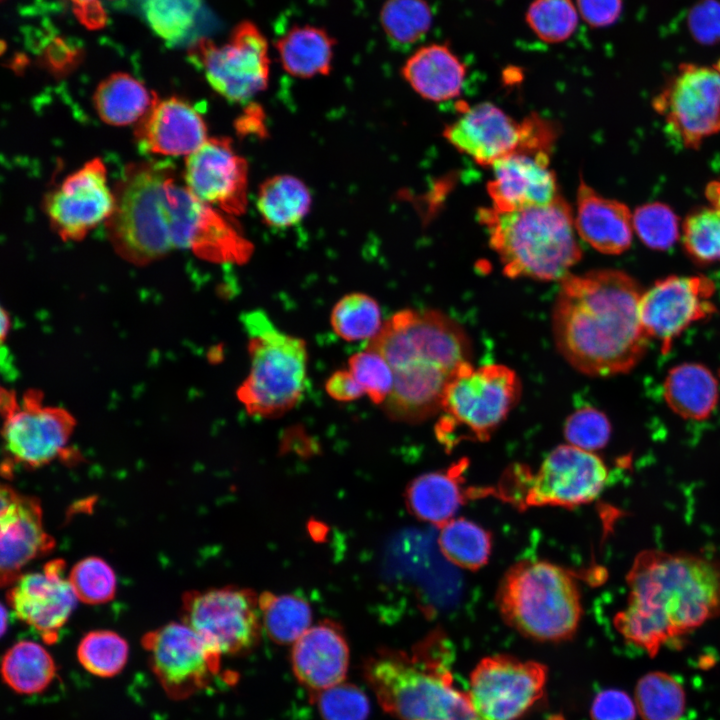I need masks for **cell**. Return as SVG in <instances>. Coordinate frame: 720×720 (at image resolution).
Here are the masks:
<instances>
[{"label":"cell","mask_w":720,"mask_h":720,"mask_svg":"<svg viewBox=\"0 0 720 720\" xmlns=\"http://www.w3.org/2000/svg\"><path fill=\"white\" fill-rule=\"evenodd\" d=\"M714 290L713 281L705 276H669L642 293L641 324L649 337L662 342L663 353L692 322L714 312L710 301Z\"/></svg>","instance_id":"d6986e66"},{"label":"cell","mask_w":720,"mask_h":720,"mask_svg":"<svg viewBox=\"0 0 720 720\" xmlns=\"http://www.w3.org/2000/svg\"><path fill=\"white\" fill-rule=\"evenodd\" d=\"M142 645L154 675L173 699H185L207 688L220 671L221 656L184 622L146 633Z\"/></svg>","instance_id":"e0dca14e"},{"label":"cell","mask_w":720,"mask_h":720,"mask_svg":"<svg viewBox=\"0 0 720 720\" xmlns=\"http://www.w3.org/2000/svg\"><path fill=\"white\" fill-rule=\"evenodd\" d=\"M188 57L209 85L231 102H246L267 87L268 44L250 21L239 23L224 45L200 38L191 45Z\"/></svg>","instance_id":"7c38bea8"},{"label":"cell","mask_w":720,"mask_h":720,"mask_svg":"<svg viewBox=\"0 0 720 720\" xmlns=\"http://www.w3.org/2000/svg\"><path fill=\"white\" fill-rule=\"evenodd\" d=\"M611 425L604 413L593 407L576 410L566 420L564 436L570 445L593 452L606 446Z\"/></svg>","instance_id":"7dc6e473"},{"label":"cell","mask_w":720,"mask_h":720,"mask_svg":"<svg viewBox=\"0 0 720 720\" xmlns=\"http://www.w3.org/2000/svg\"><path fill=\"white\" fill-rule=\"evenodd\" d=\"M134 136L142 151L163 156H188L208 139L205 121L193 106L175 96L162 99L156 93L135 124Z\"/></svg>","instance_id":"cb8c5ba5"},{"label":"cell","mask_w":720,"mask_h":720,"mask_svg":"<svg viewBox=\"0 0 720 720\" xmlns=\"http://www.w3.org/2000/svg\"><path fill=\"white\" fill-rule=\"evenodd\" d=\"M464 464L446 472L425 473L410 482L406 504L418 519L442 526L451 519L464 502L460 473Z\"/></svg>","instance_id":"83f0119b"},{"label":"cell","mask_w":720,"mask_h":720,"mask_svg":"<svg viewBox=\"0 0 720 720\" xmlns=\"http://www.w3.org/2000/svg\"><path fill=\"white\" fill-rule=\"evenodd\" d=\"M487 191L494 210L510 212L547 205L560 194L548 151L519 150L496 161Z\"/></svg>","instance_id":"7402d4cb"},{"label":"cell","mask_w":720,"mask_h":720,"mask_svg":"<svg viewBox=\"0 0 720 720\" xmlns=\"http://www.w3.org/2000/svg\"><path fill=\"white\" fill-rule=\"evenodd\" d=\"M65 562L55 559L40 572L20 575L10 586L7 602L19 619L48 644L57 641L77 597L65 577Z\"/></svg>","instance_id":"44dd1931"},{"label":"cell","mask_w":720,"mask_h":720,"mask_svg":"<svg viewBox=\"0 0 720 720\" xmlns=\"http://www.w3.org/2000/svg\"><path fill=\"white\" fill-rule=\"evenodd\" d=\"M4 418L2 437L11 463L28 468L46 465L64 456L75 427V419L65 409L45 406L42 393L27 391L18 403L14 392L2 389Z\"/></svg>","instance_id":"4fadbf2b"},{"label":"cell","mask_w":720,"mask_h":720,"mask_svg":"<svg viewBox=\"0 0 720 720\" xmlns=\"http://www.w3.org/2000/svg\"><path fill=\"white\" fill-rule=\"evenodd\" d=\"M325 390L332 399L340 402L354 401L365 395L349 369L332 373L325 383Z\"/></svg>","instance_id":"816d5d0a"},{"label":"cell","mask_w":720,"mask_h":720,"mask_svg":"<svg viewBox=\"0 0 720 720\" xmlns=\"http://www.w3.org/2000/svg\"><path fill=\"white\" fill-rule=\"evenodd\" d=\"M454 651L433 632L411 654L384 650L365 664V678L383 710L398 720H480L452 673Z\"/></svg>","instance_id":"5b68a950"},{"label":"cell","mask_w":720,"mask_h":720,"mask_svg":"<svg viewBox=\"0 0 720 720\" xmlns=\"http://www.w3.org/2000/svg\"><path fill=\"white\" fill-rule=\"evenodd\" d=\"M1 351H2V352H1V366H3V365H4V362H5V360H6V359H5V356H6V355L8 356V353H7V352H4L3 349H2ZM11 362H12L11 360H10V361H7L6 367L2 368V372H4L5 369H7V374H6V376H8L9 379H10L11 377H14V376H15V368L12 366Z\"/></svg>","instance_id":"9f6ffc18"},{"label":"cell","mask_w":720,"mask_h":720,"mask_svg":"<svg viewBox=\"0 0 720 720\" xmlns=\"http://www.w3.org/2000/svg\"><path fill=\"white\" fill-rule=\"evenodd\" d=\"M10 324H11V320H10L9 314L7 313V311L4 308H2V310H1V328H0L1 343L4 342V340L6 339L8 333H9Z\"/></svg>","instance_id":"11a10c76"},{"label":"cell","mask_w":720,"mask_h":720,"mask_svg":"<svg viewBox=\"0 0 720 720\" xmlns=\"http://www.w3.org/2000/svg\"><path fill=\"white\" fill-rule=\"evenodd\" d=\"M248 336L250 369L237 390L251 416L279 417L301 400L307 381L308 352L302 338L278 329L260 310L242 315Z\"/></svg>","instance_id":"ba28073f"},{"label":"cell","mask_w":720,"mask_h":720,"mask_svg":"<svg viewBox=\"0 0 720 720\" xmlns=\"http://www.w3.org/2000/svg\"><path fill=\"white\" fill-rule=\"evenodd\" d=\"M330 324L337 336L345 341L371 340L381 330V309L368 294L352 292L341 297L333 306Z\"/></svg>","instance_id":"8d00e7d4"},{"label":"cell","mask_w":720,"mask_h":720,"mask_svg":"<svg viewBox=\"0 0 720 720\" xmlns=\"http://www.w3.org/2000/svg\"><path fill=\"white\" fill-rule=\"evenodd\" d=\"M634 700L643 720H680L686 710L683 685L661 671L649 672L638 680Z\"/></svg>","instance_id":"e575fe53"},{"label":"cell","mask_w":720,"mask_h":720,"mask_svg":"<svg viewBox=\"0 0 720 720\" xmlns=\"http://www.w3.org/2000/svg\"><path fill=\"white\" fill-rule=\"evenodd\" d=\"M202 0H144L145 20L160 38L177 43L184 39L195 25Z\"/></svg>","instance_id":"ab89813d"},{"label":"cell","mask_w":720,"mask_h":720,"mask_svg":"<svg viewBox=\"0 0 720 720\" xmlns=\"http://www.w3.org/2000/svg\"><path fill=\"white\" fill-rule=\"evenodd\" d=\"M632 216L626 204L602 196L580 179L574 224L578 236L594 249L611 255L628 250L634 232Z\"/></svg>","instance_id":"484cf974"},{"label":"cell","mask_w":720,"mask_h":720,"mask_svg":"<svg viewBox=\"0 0 720 720\" xmlns=\"http://www.w3.org/2000/svg\"><path fill=\"white\" fill-rule=\"evenodd\" d=\"M334 39L311 25L293 26L276 42L284 70L292 76L327 75L331 69Z\"/></svg>","instance_id":"f546056e"},{"label":"cell","mask_w":720,"mask_h":720,"mask_svg":"<svg viewBox=\"0 0 720 720\" xmlns=\"http://www.w3.org/2000/svg\"><path fill=\"white\" fill-rule=\"evenodd\" d=\"M113 192L107 236L115 252L132 264H149L175 249L217 263H242L252 252L237 225L197 198L169 162L128 164Z\"/></svg>","instance_id":"6da1fadb"},{"label":"cell","mask_w":720,"mask_h":720,"mask_svg":"<svg viewBox=\"0 0 720 720\" xmlns=\"http://www.w3.org/2000/svg\"><path fill=\"white\" fill-rule=\"evenodd\" d=\"M182 611L183 622L220 656L247 652L263 628L259 597L249 589L227 586L186 592Z\"/></svg>","instance_id":"5bb4252c"},{"label":"cell","mask_w":720,"mask_h":720,"mask_svg":"<svg viewBox=\"0 0 720 720\" xmlns=\"http://www.w3.org/2000/svg\"><path fill=\"white\" fill-rule=\"evenodd\" d=\"M291 664L298 681L312 692L341 683L349 665L342 630L330 621L311 626L293 643Z\"/></svg>","instance_id":"d4e9b609"},{"label":"cell","mask_w":720,"mask_h":720,"mask_svg":"<svg viewBox=\"0 0 720 720\" xmlns=\"http://www.w3.org/2000/svg\"><path fill=\"white\" fill-rule=\"evenodd\" d=\"M68 580L77 599L87 604L105 603L115 595L114 571L99 557H88L77 562Z\"/></svg>","instance_id":"ee69618b"},{"label":"cell","mask_w":720,"mask_h":720,"mask_svg":"<svg viewBox=\"0 0 720 720\" xmlns=\"http://www.w3.org/2000/svg\"><path fill=\"white\" fill-rule=\"evenodd\" d=\"M496 603L508 625L543 642L572 638L582 616L573 576L543 560H524L509 568L499 584Z\"/></svg>","instance_id":"52a82bcc"},{"label":"cell","mask_w":720,"mask_h":720,"mask_svg":"<svg viewBox=\"0 0 720 720\" xmlns=\"http://www.w3.org/2000/svg\"><path fill=\"white\" fill-rule=\"evenodd\" d=\"M2 678L18 694L43 692L56 677V664L40 644L22 640L11 646L2 658Z\"/></svg>","instance_id":"d6a6232c"},{"label":"cell","mask_w":720,"mask_h":720,"mask_svg":"<svg viewBox=\"0 0 720 720\" xmlns=\"http://www.w3.org/2000/svg\"><path fill=\"white\" fill-rule=\"evenodd\" d=\"M79 22L90 30L104 27L107 21L102 0H68Z\"/></svg>","instance_id":"f5cc1de1"},{"label":"cell","mask_w":720,"mask_h":720,"mask_svg":"<svg viewBox=\"0 0 720 720\" xmlns=\"http://www.w3.org/2000/svg\"><path fill=\"white\" fill-rule=\"evenodd\" d=\"M129 655L126 640L114 631L96 630L87 633L77 648V658L89 673L110 678L125 667Z\"/></svg>","instance_id":"f35d334b"},{"label":"cell","mask_w":720,"mask_h":720,"mask_svg":"<svg viewBox=\"0 0 720 720\" xmlns=\"http://www.w3.org/2000/svg\"><path fill=\"white\" fill-rule=\"evenodd\" d=\"M440 528L439 547L450 562L469 570L487 563L492 540L486 529L464 518L451 519Z\"/></svg>","instance_id":"d590c367"},{"label":"cell","mask_w":720,"mask_h":720,"mask_svg":"<svg viewBox=\"0 0 720 720\" xmlns=\"http://www.w3.org/2000/svg\"><path fill=\"white\" fill-rule=\"evenodd\" d=\"M259 609L265 632L278 644L295 643L311 627V607L298 596L263 592Z\"/></svg>","instance_id":"836d02e7"},{"label":"cell","mask_w":720,"mask_h":720,"mask_svg":"<svg viewBox=\"0 0 720 720\" xmlns=\"http://www.w3.org/2000/svg\"><path fill=\"white\" fill-rule=\"evenodd\" d=\"M478 216L510 278L562 280L582 257L574 213L561 195L547 205L510 212L481 208Z\"/></svg>","instance_id":"8992f818"},{"label":"cell","mask_w":720,"mask_h":720,"mask_svg":"<svg viewBox=\"0 0 720 720\" xmlns=\"http://www.w3.org/2000/svg\"><path fill=\"white\" fill-rule=\"evenodd\" d=\"M154 91L124 72L110 74L97 86L93 102L100 119L112 126L137 123L150 108Z\"/></svg>","instance_id":"4dcf8cb0"},{"label":"cell","mask_w":720,"mask_h":720,"mask_svg":"<svg viewBox=\"0 0 720 720\" xmlns=\"http://www.w3.org/2000/svg\"><path fill=\"white\" fill-rule=\"evenodd\" d=\"M633 228L642 242L652 249L667 250L679 238V220L666 204L652 202L633 212Z\"/></svg>","instance_id":"7bdbcfd3"},{"label":"cell","mask_w":720,"mask_h":720,"mask_svg":"<svg viewBox=\"0 0 720 720\" xmlns=\"http://www.w3.org/2000/svg\"><path fill=\"white\" fill-rule=\"evenodd\" d=\"M248 170L230 138L212 137L186 156L183 181L201 201L238 216L247 207Z\"/></svg>","instance_id":"ffe728a7"},{"label":"cell","mask_w":720,"mask_h":720,"mask_svg":"<svg viewBox=\"0 0 720 720\" xmlns=\"http://www.w3.org/2000/svg\"><path fill=\"white\" fill-rule=\"evenodd\" d=\"M402 75L421 97L443 102L460 95L466 68L448 46L431 44L408 58Z\"/></svg>","instance_id":"4316f807"},{"label":"cell","mask_w":720,"mask_h":720,"mask_svg":"<svg viewBox=\"0 0 720 720\" xmlns=\"http://www.w3.org/2000/svg\"><path fill=\"white\" fill-rule=\"evenodd\" d=\"M637 706L626 692L620 689H604L593 699L592 720H635Z\"/></svg>","instance_id":"681fc988"},{"label":"cell","mask_w":720,"mask_h":720,"mask_svg":"<svg viewBox=\"0 0 720 720\" xmlns=\"http://www.w3.org/2000/svg\"><path fill=\"white\" fill-rule=\"evenodd\" d=\"M44 530L38 499L18 494L9 486L1 489L0 545L1 584L10 586L31 560L54 547Z\"/></svg>","instance_id":"603a6c76"},{"label":"cell","mask_w":720,"mask_h":720,"mask_svg":"<svg viewBox=\"0 0 720 720\" xmlns=\"http://www.w3.org/2000/svg\"><path fill=\"white\" fill-rule=\"evenodd\" d=\"M312 196L299 178L281 174L267 178L259 187L256 206L264 223L284 229L298 224L308 214Z\"/></svg>","instance_id":"1f68e13d"},{"label":"cell","mask_w":720,"mask_h":720,"mask_svg":"<svg viewBox=\"0 0 720 720\" xmlns=\"http://www.w3.org/2000/svg\"><path fill=\"white\" fill-rule=\"evenodd\" d=\"M380 20L392 44L407 47L429 31L432 12L425 0H387L381 9Z\"/></svg>","instance_id":"74e56055"},{"label":"cell","mask_w":720,"mask_h":720,"mask_svg":"<svg viewBox=\"0 0 720 720\" xmlns=\"http://www.w3.org/2000/svg\"><path fill=\"white\" fill-rule=\"evenodd\" d=\"M348 369L369 399L383 405L393 388V372L388 362L376 351L365 348L349 358Z\"/></svg>","instance_id":"bcb514c9"},{"label":"cell","mask_w":720,"mask_h":720,"mask_svg":"<svg viewBox=\"0 0 720 720\" xmlns=\"http://www.w3.org/2000/svg\"><path fill=\"white\" fill-rule=\"evenodd\" d=\"M526 19L541 40L558 43L574 33L578 11L571 0H534L528 8Z\"/></svg>","instance_id":"b9f144b4"},{"label":"cell","mask_w":720,"mask_h":720,"mask_svg":"<svg viewBox=\"0 0 720 720\" xmlns=\"http://www.w3.org/2000/svg\"><path fill=\"white\" fill-rule=\"evenodd\" d=\"M521 384L517 374L504 365L473 368L464 363L447 384L441 401L444 417L436 433L447 445L456 429L472 438L488 440L518 402Z\"/></svg>","instance_id":"9c48e42d"},{"label":"cell","mask_w":720,"mask_h":720,"mask_svg":"<svg viewBox=\"0 0 720 720\" xmlns=\"http://www.w3.org/2000/svg\"><path fill=\"white\" fill-rule=\"evenodd\" d=\"M115 203L101 159L87 161L48 194L44 208L53 230L64 241L82 240L110 217Z\"/></svg>","instance_id":"ac0fdd59"},{"label":"cell","mask_w":720,"mask_h":720,"mask_svg":"<svg viewBox=\"0 0 720 720\" xmlns=\"http://www.w3.org/2000/svg\"><path fill=\"white\" fill-rule=\"evenodd\" d=\"M312 700L324 720H366L370 712L366 694L353 684L341 682L312 692Z\"/></svg>","instance_id":"f6af8a7d"},{"label":"cell","mask_w":720,"mask_h":720,"mask_svg":"<svg viewBox=\"0 0 720 720\" xmlns=\"http://www.w3.org/2000/svg\"><path fill=\"white\" fill-rule=\"evenodd\" d=\"M642 293L637 281L620 270L569 273L561 280L552 313L561 355L591 376L631 370L649 339L639 317Z\"/></svg>","instance_id":"7a4b0ae2"},{"label":"cell","mask_w":720,"mask_h":720,"mask_svg":"<svg viewBox=\"0 0 720 720\" xmlns=\"http://www.w3.org/2000/svg\"><path fill=\"white\" fill-rule=\"evenodd\" d=\"M687 26L691 36L704 45L720 43V1L700 0L688 12Z\"/></svg>","instance_id":"c3c4849f"},{"label":"cell","mask_w":720,"mask_h":720,"mask_svg":"<svg viewBox=\"0 0 720 720\" xmlns=\"http://www.w3.org/2000/svg\"><path fill=\"white\" fill-rule=\"evenodd\" d=\"M577 9L589 25L606 27L619 18L622 0H577Z\"/></svg>","instance_id":"f907efd6"},{"label":"cell","mask_w":720,"mask_h":720,"mask_svg":"<svg viewBox=\"0 0 720 720\" xmlns=\"http://www.w3.org/2000/svg\"><path fill=\"white\" fill-rule=\"evenodd\" d=\"M547 667L510 655L480 660L470 674L469 695L480 720H517L544 694Z\"/></svg>","instance_id":"2e32d148"},{"label":"cell","mask_w":720,"mask_h":720,"mask_svg":"<svg viewBox=\"0 0 720 720\" xmlns=\"http://www.w3.org/2000/svg\"><path fill=\"white\" fill-rule=\"evenodd\" d=\"M366 348L390 365L393 388L382 407L389 418L405 423L421 422L441 409L447 384L471 354L462 327L433 310L396 312Z\"/></svg>","instance_id":"277c9868"},{"label":"cell","mask_w":720,"mask_h":720,"mask_svg":"<svg viewBox=\"0 0 720 720\" xmlns=\"http://www.w3.org/2000/svg\"><path fill=\"white\" fill-rule=\"evenodd\" d=\"M6 619H7L6 609L4 606H2V630H1L2 634L5 632Z\"/></svg>","instance_id":"6f0895ef"},{"label":"cell","mask_w":720,"mask_h":720,"mask_svg":"<svg viewBox=\"0 0 720 720\" xmlns=\"http://www.w3.org/2000/svg\"><path fill=\"white\" fill-rule=\"evenodd\" d=\"M664 398L669 407L686 419L703 420L718 402V384L708 368L683 363L672 368L664 381Z\"/></svg>","instance_id":"f1b7e54d"},{"label":"cell","mask_w":720,"mask_h":720,"mask_svg":"<svg viewBox=\"0 0 720 720\" xmlns=\"http://www.w3.org/2000/svg\"><path fill=\"white\" fill-rule=\"evenodd\" d=\"M607 480L608 469L597 455L568 444L552 450L536 474L522 466L509 472L500 490L519 508H571L596 499Z\"/></svg>","instance_id":"30bf717a"},{"label":"cell","mask_w":720,"mask_h":720,"mask_svg":"<svg viewBox=\"0 0 720 720\" xmlns=\"http://www.w3.org/2000/svg\"><path fill=\"white\" fill-rule=\"evenodd\" d=\"M459 152L482 166L519 150L550 151L552 128L537 116L516 121L498 106L483 102L466 107L443 131Z\"/></svg>","instance_id":"8fae6325"},{"label":"cell","mask_w":720,"mask_h":720,"mask_svg":"<svg viewBox=\"0 0 720 720\" xmlns=\"http://www.w3.org/2000/svg\"><path fill=\"white\" fill-rule=\"evenodd\" d=\"M682 239L696 261H720V209L710 206L691 212L682 224Z\"/></svg>","instance_id":"60d3db41"},{"label":"cell","mask_w":720,"mask_h":720,"mask_svg":"<svg viewBox=\"0 0 720 720\" xmlns=\"http://www.w3.org/2000/svg\"><path fill=\"white\" fill-rule=\"evenodd\" d=\"M626 582V606L615 615L614 626L651 657L720 614V562L704 555L643 550Z\"/></svg>","instance_id":"3957f363"},{"label":"cell","mask_w":720,"mask_h":720,"mask_svg":"<svg viewBox=\"0 0 720 720\" xmlns=\"http://www.w3.org/2000/svg\"><path fill=\"white\" fill-rule=\"evenodd\" d=\"M705 195L711 206L720 209V180L709 183Z\"/></svg>","instance_id":"db71d44e"},{"label":"cell","mask_w":720,"mask_h":720,"mask_svg":"<svg viewBox=\"0 0 720 720\" xmlns=\"http://www.w3.org/2000/svg\"><path fill=\"white\" fill-rule=\"evenodd\" d=\"M652 105L673 139L697 149L704 138L720 133V70L681 64Z\"/></svg>","instance_id":"9a60e30c"}]
</instances>
